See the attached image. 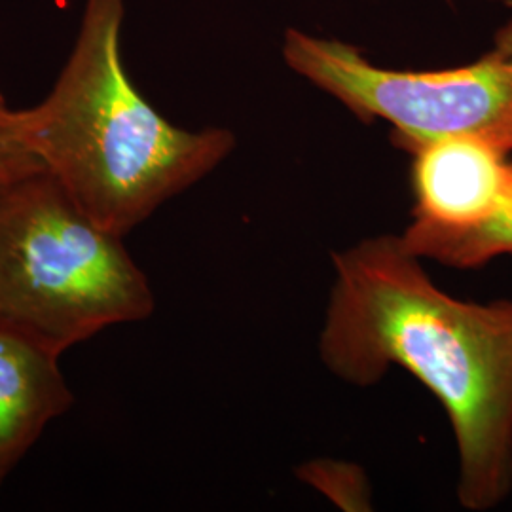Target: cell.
<instances>
[{
	"label": "cell",
	"mask_w": 512,
	"mask_h": 512,
	"mask_svg": "<svg viewBox=\"0 0 512 512\" xmlns=\"http://www.w3.org/2000/svg\"><path fill=\"white\" fill-rule=\"evenodd\" d=\"M421 262L397 234L334 253L319 357L349 385L397 366L429 389L454 431L459 503L490 511L512 490V300L454 298Z\"/></svg>",
	"instance_id": "1"
},
{
	"label": "cell",
	"mask_w": 512,
	"mask_h": 512,
	"mask_svg": "<svg viewBox=\"0 0 512 512\" xmlns=\"http://www.w3.org/2000/svg\"><path fill=\"white\" fill-rule=\"evenodd\" d=\"M126 0H86L50 93L18 110L25 147L76 205L118 236L200 183L236 147L224 128L188 131L137 90L122 57Z\"/></svg>",
	"instance_id": "2"
},
{
	"label": "cell",
	"mask_w": 512,
	"mask_h": 512,
	"mask_svg": "<svg viewBox=\"0 0 512 512\" xmlns=\"http://www.w3.org/2000/svg\"><path fill=\"white\" fill-rule=\"evenodd\" d=\"M124 238L84 213L44 167L0 184V319L65 353L154 313Z\"/></svg>",
	"instance_id": "3"
},
{
	"label": "cell",
	"mask_w": 512,
	"mask_h": 512,
	"mask_svg": "<svg viewBox=\"0 0 512 512\" xmlns=\"http://www.w3.org/2000/svg\"><path fill=\"white\" fill-rule=\"evenodd\" d=\"M283 55L294 73L363 122H389L404 150L435 137L469 135L512 152V52L495 48L448 71H391L340 40L289 29Z\"/></svg>",
	"instance_id": "4"
},
{
	"label": "cell",
	"mask_w": 512,
	"mask_h": 512,
	"mask_svg": "<svg viewBox=\"0 0 512 512\" xmlns=\"http://www.w3.org/2000/svg\"><path fill=\"white\" fill-rule=\"evenodd\" d=\"M414 156L412 222L471 230L492 219L509 190L512 162L503 148L469 135H446L406 148Z\"/></svg>",
	"instance_id": "5"
},
{
	"label": "cell",
	"mask_w": 512,
	"mask_h": 512,
	"mask_svg": "<svg viewBox=\"0 0 512 512\" xmlns=\"http://www.w3.org/2000/svg\"><path fill=\"white\" fill-rule=\"evenodd\" d=\"M55 349L0 319V486L74 403Z\"/></svg>",
	"instance_id": "6"
},
{
	"label": "cell",
	"mask_w": 512,
	"mask_h": 512,
	"mask_svg": "<svg viewBox=\"0 0 512 512\" xmlns=\"http://www.w3.org/2000/svg\"><path fill=\"white\" fill-rule=\"evenodd\" d=\"M401 238L414 255L452 268H478L497 256L512 255V175L505 200L484 224L471 230L444 232L410 222Z\"/></svg>",
	"instance_id": "7"
},
{
	"label": "cell",
	"mask_w": 512,
	"mask_h": 512,
	"mask_svg": "<svg viewBox=\"0 0 512 512\" xmlns=\"http://www.w3.org/2000/svg\"><path fill=\"white\" fill-rule=\"evenodd\" d=\"M37 169H42V165L23 143L18 110L12 109L0 93V184Z\"/></svg>",
	"instance_id": "8"
},
{
	"label": "cell",
	"mask_w": 512,
	"mask_h": 512,
	"mask_svg": "<svg viewBox=\"0 0 512 512\" xmlns=\"http://www.w3.org/2000/svg\"><path fill=\"white\" fill-rule=\"evenodd\" d=\"M499 50H505V52H512V19L509 21V25L497 35V46Z\"/></svg>",
	"instance_id": "9"
}]
</instances>
